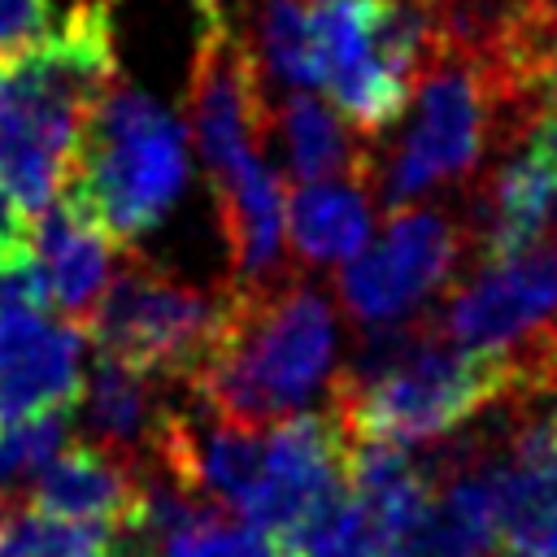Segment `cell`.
I'll list each match as a JSON object with an SVG mask.
<instances>
[{
    "label": "cell",
    "mask_w": 557,
    "mask_h": 557,
    "mask_svg": "<svg viewBox=\"0 0 557 557\" xmlns=\"http://www.w3.org/2000/svg\"><path fill=\"white\" fill-rule=\"evenodd\" d=\"M466 226L444 209L405 205L387 213L379 239L361 244L339 270V305L357 326H387L413 318L435 292H444L461 265Z\"/></svg>",
    "instance_id": "52a82bcc"
},
{
    "label": "cell",
    "mask_w": 557,
    "mask_h": 557,
    "mask_svg": "<svg viewBox=\"0 0 557 557\" xmlns=\"http://www.w3.org/2000/svg\"><path fill=\"white\" fill-rule=\"evenodd\" d=\"M553 218H557V205H553Z\"/></svg>",
    "instance_id": "1f68e13d"
},
{
    "label": "cell",
    "mask_w": 557,
    "mask_h": 557,
    "mask_svg": "<svg viewBox=\"0 0 557 557\" xmlns=\"http://www.w3.org/2000/svg\"><path fill=\"white\" fill-rule=\"evenodd\" d=\"M335 344V305L296 270L265 287H222L218 335L178 387L205 413L265 431L326 392Z\"/></svg>",
    "instance_id": "7a4b0ae2"
},
{
    "label": "cell",
    "mask_w": 557,
    "mask_h": 557,
    "mask_svg": "<svg viewBox=\"0 0 557 557\" xmlns=\"http://www.w3.org/2000/svg\"><path fill=\"white\" fill-rule=\"evenodd\" d=\"M83 392V331L48 309H0V426L74 409Z\"/></svg>",
    "instance_id": "7c38bea8"
},
{
    "label": "cell",
    "mask_w": 557,
    "mask_h": 557,
    "mask_svg": "<svg viewBox=\"0 0 557 557\" xmlns=\"http://www.w3.org/2000/svg\"><path fill=\"white\" fill-rule=\"evenodd\" d=\"M535 553H540V557H557V522L544 531V540L535 544Z\"/></svg>",
    "instance_id": "83f0119b"
},
{
    "label": "cell",
    "mask_w": 557,
    "mask_h": 557,
    "mask_svg": "<svg viewBox=\"0 0 557 557\" xmlns=\"http://www.w3.org/2000/svg\"><path fill=\"white\" fill-rule=\"evenodd\" d=\"M287 257L305 270H326L348 261L374 231L370 178L366 174H331L305 178L283 200Z\"/></svg>",
    "instance_id": "2e32d148"
},
{
    "label": "cell",
    "mask_w": 557,
    "mask_h": 557,
    "mask_svg": "<svg viewBox=\"0 0 557 557\" xmlns=\"http://www.w3.org/2000/svg\"><path fill=\"white\" fill-rule=\"evenodd\" d=\"M13 496L26 509H39L52 518L104 522L117 531H135L139 509H144V474L87 440H65L30 474V487L13 492Z\"/></svg>",
    "instance_id": "5bb4252c"
},
{
    "label": "cell",
    "mask_w": 557,
    "mask_h": 557,
    "mask_svg": "<svg viewBox=\"0 0 557 557\" xmlns=\"http://www.w3.org/2000/svg\"><path fill=\"white\" fill-rule=\"evenodd\" d=\"M435 326L474 352H513L557 326V239L487 257L474 278L444 296Z\"/></svg>",
    "instance_id": "9c48e42d"
},
{
    "label": "cell",
    "mask_w": 557,
    "mask_h": 557,
    "mask_svg": "<svg viewBox=\"0 0 557 557\" xmlns=\"http://www.w3.org/2000/svg\"><path fill=\"white\" fill-rule=\"evenodd\" d=\"M274 557H296V553H287V548H274Z\"/></svg>",
    "instance_id": "f546056e"
},
{
    "label": "cell",
    "mask_w": 557,
    "mask_h": 557,
    "mask_svg": "<svg viewBox=\"0 0 557 557\" xmlns=\"http://www.w3.org/2000/svg\"><path fill=\"white\" fill-rule=\"evenodd\" d=\"M187 187V131L144 87L117 74L96 96L70 187L117 248L157 231Z\"/></svg>",
    "instance_id": "277c9868"
},
{
    "label": "cell",
    "mask_w": 557,
    "mask_h": 557,
    "mask_svg": "<svg viewBox=\"0 0 557 557\" xmlns=\"http://www.w3.org/2000/svg\"><path fill=\"white\" fill-rule=\"evenodd\" d=\"M52 35V0H0V74L39 52Z\"/></svg>",
    "instance_id": "603a6c76"
},
{
    "label": "cell",
    "mask_w": 557,
    "mask_h": 557,
    "mask_svg": "<svg viewBox=\"0 0 557 557\" xmlns=\"http://www.w3.org/2000/svg\"><path fill=\"white\" fill-rule=\"evenodd\" d=\"M535 104L557 113V26H553L544 57H540V70H535Z\"/></svg>",
    "instance_id": "d4e9b609"
},
{
    "label": "cell",
    "mask_w": 557,
    "mask_h": 557,
    "mask_svg": "<svg viewBox=\"0 0 557 557\" xmlns=\"http://www.w3.org/2000/svg\"><path fill=\"white\" fill-rule=\"evenodd\" d=\"M113 74L104 0H78L39 52L0 74V187L26 218L70 187L83 122Z\"/></svg>",
    "instance_id": "3957f363"
},
{
    "label": "cell",
    "mask_w": 557,
    "mask_h": 557,
    "mask_svg": "<svg viewBox=\"0 0 557 557\" xmlns=\"http://www.w3.org/2000/svg\"><path fill=\"white\" fill-rule=\"evenodd\" d=\"M505 557H540V553H505Z\"/></svg>",
    "instance_id": "4dcf8cb0"
},
{
    "label": "cell",
    "mask_w": 557,
    "mask_h": 557,
    "mask_svg": "<svg viewBox=\"0 0 557 557\" xmlns=\"http://www.w3.org/2000/svg\"><path fill=\"white\" fill-rule=\"evenodd\" d=\"M117 244L109 231L87 213V205L74 191H61L48 209L30 222V257L44 287V309L78 331H87L109 274L117 265Z\"/></svg>",
    "instance_id": "4fadbf2b"
},
{
    "label": "cell",
    "mask_w": 557,
    "mask_h": 557,
    "mask_svg": "<svg viewBox=\"0 0 557 557\" xmlns=\"http://www.w3.org/2000/svg\"><path fill=\"white\" fill-rule=\"evenodd\" d=\"M74 426V409H48L22 422L0 426V492H13L17 479H30L65 440Z\"/></svg>",
    "instance_id": "7402d4cb"
},
{
    "label": "cell",
    "mask_w": 557,
    "mask_h": 557,
    "mask_svg": "<svg viewBox=\"0 0 557 557\" xmlns=\"http://www.w3.org/2000/svg\"><path fill=\"white\" fill-rule=\"evenodd\" d=\"M379 4L383 0H309L318 87H326L344 122L370 144L387 135L409 104V83L379 48Z\"/></svg>",
    "instance_id": "30bf717a"
},
{
    "label": "cell",
    "mask_w": 557,
    "mask_h": 557,
    "mask_svg": "<svg viewBox=\"0 0 557 557\" xmlns=\"http://www.w3.org/2000/svg\"><path fill=\"white\" fill-rule=\"evenodd\" d=\"M270 135H278L287 170L300 183L370 170V139H361L344 122V113L331 100L313 96L309 87L287 91L283 100H270Z\"/></svg>",
    "instance_id": "d6986e66"
},
{
    "label": "cell",
    "mask_w": 557,
    "mask_h": 557,
    "mask_svg": "<svg viewBox=\"0 0 557 557\" xmlns=\"http://www.w3.org/2000/svg\"><path fill=\"white\" fill-rule=\"evenodd\" d=\"M409 96H413V117L400 144L387 152L370 144L366 178H370V196H379L387 213L418 205L440 183L474 174L487 152V131L496 109L479 57L453 39L426 61Z\"/></svg>",
    "instance_id": "5b68a950"
},
{
    "label": "cell",
    "mask_w": 557,
    "mask_h": 557,
    "mask_svg": "<svg viewBox=\"0 0 557 557\" xmlns=\"http://www.w3.org/2000/svg\"><path fill=\"white\" fill-rule=\"evenodd\" d=\"M344 453L348 440L339 431V422L318 409V413H292L274 426L261 431V474L252 496L244 500L239 518L248 527H257L261 535L278 540L305 518L313 513L326 496H335L344 487Z\"/></svg>",
    "instance_id": "8fae6325"
},
{
    "label": "cell",
    "mask_w": 557,
    "mask_h": 557,
    "mask_svg": "<svg viewBox=\"0 0 557 557\" xmlns=\"http://www.w3.org/2000/svg\"><path fill=\"white\" fill-rule=\"evenodd\" d=\"M104 4H113V0H104Z\"/></svg>",
    "instance_id": "d6a6232c"
},
{
    "label": "cell",
    "mask_w": 557,
    "mask_h": 557,
    "mask_svg": "<svg viewBox=\"0 0 557 557\" xmlns=\"http://www.w3.org/2000/svg\"><path fill=\"white\" fill-rule=\"evenodd\" d=\"M26 239H30V222H26V213L17 209V200L0 187V257L13 252V248H22Z\"/></svg>",
    "instance_id": "cb8c5ba5"
},
{
    "label": "cell",
    "mask_w": 557,
    "mask_h": 557,
    "mask_svg": "<svg viewBox=\"0 0 557 557\" xmlns=\"http://www.w3.org/2000/svg\"><path fill=\"white\" fill-rule=\"evenodd\" d=\"M278 548H287L296 557H383L387 553V540H383L379 522L370 518V509L344 483L313 513H305L278 540Z\"/></svg>",
    "instance_id": "44dd1931"
},
{
    "label": "cell",
    "mask_w": 557,
    "mask_h": 557,
    "mask_svg": "<svg viewBox=\"0 0 557 557\" xmlns=\"http://www.w3.org/2000/svg\"><path fill=\"white\" fill-rule=\"evenodd\" d=\"M9 500H13V492H0V518H4V509H9Z\"/></svg>",
    "instance_id": "f1b7e54d"
},
{
    "label": "cell",
    "mask_w": 557,
    "mask_h": 557,
    "mask_svg": "<svg viewBox=\"0 0 557 557\" xmlns=\"http://www.w3.org/2000/svg\"><path fill=\"white\" fill-rule=\"evenodd\" d=\"M218 322H222V287L205 292L161 270L157 261L139 257L135 248H122L83 335L96 344V352L148 379L183 383L209 352Z\"/></svg>",
    "instance_id": "8992f818"
},
{
    "label": "cell",
    "mask_w": 557,
    "mask_h": 557,
    "mask_svg": "<svg viewBox=\"0 0 557 557\" xmlns=\"http://www.w3.org/2000/svg\"><path fill=\"white\" fill-rule=\"evenodd\" d=\"M191 4H196V22H222L226 17L222 0H191Z\"/></svg>",
    "instance_id": "4316f807"
},
{
    "label": "cell",
    "mask_w": 557,
    "mask_h": 557,
    "mask_svg": "<svg viewBox=\"0 0 557 557\" xmlns=\"http://www.w3.org/2000/svg\"><path fill=\"white\" fill-rule=\"evenodd\" d=\"M187 131L209 191L226 187L270 144V91L231 17L200 22L187 74Z\"/></svg>",
    "instance_id": "ba28073f"
},
{
    "label": "cell",
    "mask_w": 557,
    "mask_h": 557,
    "mask_svg": "<svg viewBox=\"0 0 557 557\" xmlns=\"http://www.w3.org/2000/svg\"><path fill=\"white\" fill-rule=\"evenodd\" d=\"M522 144L557 170V113H544L540 122H531V131H527V139H522Z\"/></svg>",
    "instance_id": "484cf974"
},
{
    "label": "cell",
    "mask_w": 557,
    "mask_h": 557,
    "mask_svg": "<svg viewBox=\"0 0 557 557\" xmlns=\"http://www.w3.org/2000/svg\"><path fill=\"white\" fill-rule=\"evenodd\" d=\"M492 405H522L513 361L453 344L435 318L366 326L352 361L326 383V413L344 440L431 444Z\"/></svg>",
    "instance_id": "6da1fadb"
},
{
    "label": "cell",
    "mask_w": 557,
    "mask_h": 557,
    "mask_svg": "<svg viewBox=\"0 0 557 557\" xmlns=\"http://www.w3.org/2000/svg\"><path fill=\"white\" fill-rule=\"evenodd\" d=\"M283 174L270 157H252L226 187L213 191L218 231L226 244V283L222 287H265L292 274L287 231H283Z\"/></svg>",
    "instance_id": "9a60e30c"
},
{
    "label": "cell",
    "mask_w": 557,
    "mask_h": 557,
    "mask_svg": "<svg viewBox=\"0 0 557 557\" xmlns=\"http://www.w3.org/2000/svg\"><path fill=\"white\" fill-rule=\"evenodd\" d=\"M0 557H139L131 531L26 509L17 496L0 518Z\"/></svg>",
    "instance_id": "ffe728a7"
},
{
    "label": "cell",
    "mask_w": 557,
    "mask_h": 557,
    "mask_svg": "<svg viewBox=\"0 0 557 557\" xmlns=\"http://www.w3.org/2000/svg\"><path fill=\"white\" fill-rule=\"evenodd\" d=\"M165 383L148 379L104 352H96L91 379L78 392V422H83V440L113 453L117 461L135 466L144 474L157 426L165 418Z\"/></svg>",
    "instance_id": "e0dca14e"
},
{
    "label": "cell",
    "mask_w": 557,
    "mask_h": 557,
    "mask_svg": "<svg viewBox=\"0 0 557 557\" xmlns=\"http://www.w3.org/2000/svg\"><path fill=\"white\" fill-rule=\"evenodd\" d=\"M553 205H557V170L522 144L483 178L466 239H474L483 261L518 252L540 239V231L553 218Z\"/></svg>",
    "instance_id": "ac0fdd59"
}]
</instances>
